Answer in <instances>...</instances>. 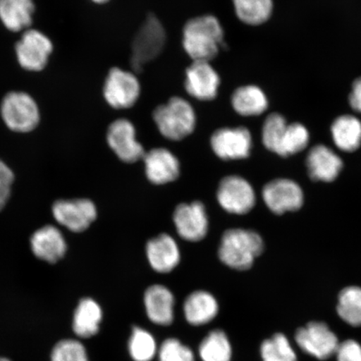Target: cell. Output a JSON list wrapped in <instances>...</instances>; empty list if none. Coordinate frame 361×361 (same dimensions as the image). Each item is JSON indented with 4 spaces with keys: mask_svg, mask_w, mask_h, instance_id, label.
<instances>
[{
    "mask_svg": "<svg viewBox=\"0 0 361 361\" xmlns=\"http://www.w3.org/2000/svg\"><path fill=\"white\" fill-rule=\"evenodd\" d=\"M224 36L223 27L215 16L192 18L183 27V48L192 61L209 62L224 47Z\"/></svg>",
    "mask_w": 361,
    "mask_h": 361,
    "instance_id": "obj_1",
    "label": "cell"
},
{
    "mask_svg": "<svg viewBox=\"0 0 361 361\" xmlns=\"http://www.w3.org/2000/svg\"><path fill=\"white\" fill-rule=\"evenodd\" d=\"M264 247L263 239L259 233L252 230L232 228L227 230L221 239L219 256L229 268L247 270L263 252Z\"/></svg>",
    "mask_w": 361,
    "mask_h": 361,
    "instance_id": "obj_2",
    "label": "cell"
},
{
    "mask_svg": "<svg viewBox=\"0 0 361 361\" xmlns=\"http://www.w3.org/2000/svg\"><path fill=\"white\" fill-rule=\"evenodd\" d=\"M152 116L160 133L171 141H180L195 129V111L182 97H171L156 107Z\"/></svg>",
    "mask_w": 361,
    "mask_h": 361,
    "instance_id": "obj_3",
    "label": "cell"
},
{
    "mask_svg": "<svg viewBox=\"0 0 361 361\" xmlns=\"http://www.w3.org/2000/svg\"><path fill=\"white\" fill-rule=\"evenodd\" d=\"M166 42L164 25L158 18L149 13L132 43L130 63L135 72H142L143 67L161 55Z\"/></svg>",
    "mask_w": 361,
    "mask_h": 361,
    "instance_id": "obj_4",
    "label": "cell"
},
{
    "mask_svg": "<svg viewBox=\"0 0 361 361\" xmlns=\"http://www.w3.org/2000/svg\"><path fill=\"white\" fill-rule=\"evenodd\" d=\"M4 123L16 133H30L37 128L39 111L28 93L12 92L4 97L0 106Z\"/></svg>",
    "mask_w": 361,
    "mask_h": 361,
    "instance_id": "obj_5",
    "label": "cell"
},
{
    "mask_svg": "<svg viewBox=\"0 0 361 361\" xmlns=\"http://www.w3.org/2000/svg\"><path fill=\"white\" fill-rule=\"evenodd\" d=\"M141 94V85L133 72L114 67L104 84L103 94L109 106L115 109L133 106Z\"/></svg>",
    "mask_w": 361,
    "mask_h": 361,
    "instance_id": "obj_6",
    "label": "cell"
},
{
    "mask_svg": "<svg viewBox=\"0 0 361 361\" xmlns=\"http://www.w3.org/2000/svg\"><path fill=\"white\" fill-rule=\"evenodd\" d=\"M216 198L226 212L238 215L250 213L256 202L254 189L238 176H228L221 180Z\"/></svg>",
    "mask_w": 361,
    "mask_h": 361,
    "instance_id": "obj_7",
    "label": "cell"
},
{
    "mask_svg": "<svg viewBox=\"0 0 361 361\" xmlns=\"http://www.w3.org/2000/svg\"><path fill=\"white\" fill-rule=\"evenodd\" d=\"M295 340L305 353L322 360L335 355L340 345L336 334L322 322H310L305 327L298 329Z\"/></svg>",
    "mask_w": 361,
    "mask_h": 361,
    "instance_id": "obj_8",
    "label": "cell"
},
{
    "mask_svg": "<svg viewBox=\"0 0 361 361\" xmlns=\"http://www.w3.org/2000/svg\"><path fill=\"white\" fill-rule=\"evenodd\" d=\"M53 44L47 35L36 30H27L16 45L18 61L26 71H40L47 66Z\"/></svg>",
    "mask_w": 361,
    "mask_h": 361,
    "instance_id": "obj_9",
    "label": "cell"
},
{
    "mask_svg": "<svg viewBox=\"0 0 361 361\" xmlns=\"http://www.w3.org/2000/svg\"><path fill=\"white\" fill-rule=\"evenodd\" d=\"M211 147L221 159H245L250 154L252 137L250 130L243 126L216 130L212 135Z\"/></svg>",
    "mask_w": 361,
    "mask_h": 361,
    "instance_id": "obj_10",
    "label": "cell"
},
{
    "mask_svg": "<svg viewBox=\"0 0 361 361\" xmlns=\"http://www.w3.org/2000/svg\"><path fill=\"white\" fill-rule=\"evenodd\" d=\"M106 139L112 151L126 164H134L145 155L142 144L135 138V126L128 119L113 121L108 128Z\"/></svg>",
    "mask_w": 361,
    "mask_h": 361,
    "instance_id": "obj_11",
    "label": "cell"
},
{
    "mask_svg": "<svg viewBox=\"0 0 361 361\" xmlns=\"http://www.w3.org/2000/svg\"><path fill=\"white\" fill-rule=\"evenodd\" d=\"M52 211L59 224L75 233L87 230L97 216V207L89 200H59Z\"/></svg>",
    "mask_w": 361,
    "mask_h": 361,
    "instance_id": "obj_12",
    "label": "cell"
},
{
    "mask_svg": "<svg viewBox=\"0 0 361 361\" xmlns=\"http://www.w3.org/2000/svg\"><path fill=\"white\" fill-rule=\"evenodd\" d=\"M263 198L269 209L278 215L299 210L304 203V193L301 188L288 179L274 180L265 185Z\"/></svg>",
    "mask_w": 361,
    "mask_h": 361,
    "instance_id": "obj_13",
    "label": "cell"
},
{
    "mask_svg": "<svg viewBox=\"0 0 361 361\" xmlns=\"http://www.w3.org/2000/svg\"><path fill=\"white\" fill-rule=\"evenodd\" d=\"M173 221L178 235L186 241H201L209 230V219L201 202L178 205L173 214Z\"/></svg>",
    "mask_w": 361,
    "mask_h": 361,
    "instance_id": "obj_14",
    "label": "cell"
},
{
    "mask_svg": "<svg viewBox=\"0 0 361 361\" xmlns=\"http://www.w3.org/2000/svg\"><path fill=\"white\" fill-rule=\"evenodd\" d=\"M220 78L207 61H192L186 71L185 89L198 101H212L218 96Z\"/></svg>",
    "mask_w": 361,
    "mask_h": 361,
    "instance_id": "obj_15",
    "label": "cell"
},
{
    "mask_svg": "<svg viewBox=\"0 0 361 361\" xmlns=\"http://www.w3.org/2000/svg\"><path fill=\"white\" fill-rule=\"evenodd\" d=\"M147 177L151 183L162 185L179 177L180 164L177 157L166 148H154L142 158Z\"/></svg>",
    "mask_w": 361,
    "mask_h": 361,
    "instance_id": "obj_16",
    "label": "cell"
},
{
    "mask_svg": "<svg viewBox=\"0 0 361 361\" xmlns=\"http://www.w3.org/2000/svg\"><path fill=\"white\" fill-rule=\"evenodd\" d=\"M147 256L152 268L161 274L173 271L180 259L178 243L166 233H161L148 241Z\"/></svg>",
    "mask_w": 361,
    "mask_h": 361,
    "instance_id": "obj_17",
    "label": "cell"
},
{
    "mask_svg": "<svg viewBox=\"0 0 361 361\" xmlns=\"http://www.w3.org/2000/svg\"><path fill=\"white\" fill-rule=\"evenodd\" d=\"M31 250L38 259L55 264L66 255L65 238L57 228L44 226L36 231L30 239Z\"/></svg>",
    "mask_w": 361,
    "mask_h": 361,
    "instance_id": "obj_18",
    "label": "cell"
},
{
    "mask_svg": "<svg viewBox=\"0 0 361 361\" xmlns=\"http://www.w3.org/2000/svg\"><path fill=\"white\" fill-rule=\"evenodd\" d=\"M307 168L311 179L329 183L335 180L340 174L343 161L331 148L318 145L309 152Z\"/></svg>",
    "mask_w": 361,
    "mask_h": 361,
    "instance_id": "obj_19",
    "label": "cell"
},
{
    "mask_svg": "<svg viewBox=\"0 0 361 361\" xmlns=\"http://www.w3.org/2000/svg\"><path fill=\"white\" fill-rule=\"evenodd\" d=\"M146 310L152 322L169 326L173 320L174 297L168 288L162 286L149 287L144 296Z\"/></svg>",
    "mask_w": 361,
    "mask_h": 361,
    "instance_id": "obj_20",
    "label": "cell"
},
{
    "mask_svg": "<svg viewBox=\"0 0 361 361\" xmlns=\"http://www.w3.org/2000/svg\"><path fill=\"white\" fill-rule=\"evenodd\" d=\"M34 12L33 0H0V20L12 32L29 30Z\"/></svg>",
    "mask_w": 361,
    "mask_h": 361,
    "instance_id": "obj_21",
    "label": "cell"
},
{
    "mask_svg": "<svg viewBox=\"0 0 361 361\" xmlns=\"http://www.w3.org/2000/svg\"><path fill=\"white\" fill-rule=\"evenodd\" d=\"M218 312V302L211 293L206 291L193 292L185 300V317L192 326L209 323Z\"/></svg>",
    "mask_w": 361,
    "mask_h": 361,
    "instance_id": "obj_22",
    "label": "cell"
},
{
    "mask_svg": "<svg viewBox=\"0 0 361 361\" xmlns=\"http://www.w3.org/2000/svg\"><path fill=\"white\" fill-rule=\"evenodd\" d=\"M231 103L233 110L243 116L263 114L269 105L264 92L256 85H245L234 90Z\"/></svg>",
    "mask_w": 361,
    "mask_h": 361,
    "instance_id": "obj_23",
    "label": "cell"
},
{
    "mask_svg": "<svg viewBox=\"0 0 361 361\" xmlns=\"http://www.w3.org/2000/svg\"><path fill=\"white\" fill-rule=\"evenodd\" d=\"M331 134L334 142L342 151L355 152L361 145V123L353 116L338 117L331 126Z\"/></svg>",
    "mask_w": 361,
    "mask_h": 361,
    "instance_id": "obj_24",
    "label": "cell"
},
{
    "mask_svg": "<svg viewBox=\"0 0 361 361\" xmlns=\"http://www.w3.org/2000/svg\"><path fill=\"white\" fill-rule=\"evenodd\" d=\"M102 319V310L96 301L89 298L80 300L74 314L73 329L76 336L90 338L96 336Z\"/></svg>",
    "mask_w": 361,
    "mask_h": 361,
    "instance_id": "obj_25",
    "label": "cell"
},
{
    "mask_svg": "<svg viewBox=\"0 0 361 361\" xmlns=\"http://www.w3.org/2000/svg\"><path fill=\"white\" fill-rule=\"evenodd\" d=\"M239 20L250 25L264 24L273 11V0H233Z\"/></svg>",
    "mask_w": 361,
    "mask_h": 361,
    "instance_id": "obj_26",
    "label": "cell"
},
{
    "mask_svg": "<svg viewBox=\"0 0 361 361\" xmlns=\"http://www.w3.org/2000/svg\"><path fill=\"white\" fill-rule=\"evenodd\" d=\"M337 312L351 326H361V288L347 287L338 295Z\"/></svg>",
    "mask_w": 361,
    "mask_h": 361,
    "instance_id": "obj_27",
    "label": "cell"
},
{
    "mask_svg": "<svg viewBox=\"0 0 361 361\" xmlns=\"http://www.w3.org/2000/svg\"><path fill=\"white\" fill-rule=\"evenodd\" d=\"M200 354L203 361H230L232 350L227 336L219 329L212 331L202 341Z\"/></svg>",
    "mask_w": 361,
    "mask_h": 361,
    "instance_id": "obj_28",
    "label": "cell"
},
{
    "mask_svg": "<svg viewBox=\"0 0 361 361\" xmlns=\"http://www.w3.org/2000/svg\"><path fill=\"white\" fill-rule=\"evenodd\" d=\"M287 126L286 118L279 113H272L266 118L262 130V139L268 150L281 155Z\"/></svg>",
    "mask_w": 361,
    "mask_h": 361,
    "instance_id": "obj_29",
    "label": "cell"
},
{
    "mask_svg": "<svg viewBox=\"0 0 361 361\" xmlns=\"http://www.w3.org/2000/svg\"><path fill=\"white\" fill-rule=\"evenodd\" d=\"M261 355L264 361H297L295 350L283 334H276L261 345Z\"/></svg>",
    "mask_w": 361,
    "mask_h": 361,
    "instance_id": "obj_30",
    "label": "cell"
},
{
    "mask_svg": "<svg viewBox=\"0 0 361 361\" xmlns=\"http://www.w3.org/2000/svg\"><path fill=\"white\" fill-rule=\"evenodd\" d=\"M129 351L135 361H151L157 351L154 338L144 329L135 327L129 341Z\"/></svg>",
    "mask_w": 361,
    "mask_h": 361,
    "instance_id": "obj_31",
    "label": "cell"
},
{
    "mask_svg": "<svg viewBox=\"0 0 361 361\" xmlns=\"http://www.w3.org/2000/svg\"><path fill=\"white\" fill-rule=\"evenodd\" d=\"M310 134L305 126L300 123L288 125L284 135L281 157L297 154L308 145Z\"/></svg>",
    "mask_w": 361,
    "mask_h": 361,
    "instance_id": "obj_32",
    "label": "cell"
},
{
    "mask_svg": "<svg viewBox=\"0 0 361 361\" xmlns=\"http://www.w3.org/2000/svg\"><path fill=\"white\" fill-rule=\"evenodd\" d=\"M51 361H89L87 351L80 342L65 340L54 347Z\"/></svg>",
    "mask_w": 361,
    "mask_h": 361,
    "instance_id": "obj_33",
    "label": "cell"
},
{
    "mask_svg": "<svg viewBox=\"0 0 361 361\" xmlns=\"http://www.w3.org/2000/svg\"><path fill=\"white\" fill-rule=\"evenodd\" d=\"M160 361H194L192 352L176 338H169L161 345Z\"/></svg>",
    "mask_w": 361,
    "mask_h": 361,
    "instance_id": "obj_34",
    "label": "cell"
},
{
    "mask_svg": "<svg viewBox=\"0 0 361 361\" xmlns=\"http://www.w3.org/2000/svg\"><path fill=\"white\" fill-rule=\"evenodd\" d=\"M338 361H361V346L357 341H345L338 345Z\"/></svg>",
    "mask_w": 361,
    "mask_h": 361,
    "instance_id": "obj_35",
    "label": "cell"
},
{
    "mask_svg": "<svg viewBox=\"0 0 361 361\" xmlns=\"http://www.w3.org/2000/svg\"><path fill=\"white\" fill-rule=\"evenodd\" d=\"M349 101L352 109L361 113V78L354 81Z\"/></svg>",
    "mask_w": 361,
    "mask_h": 361,
    "instance_id": "obj_36",
    "label": "cell"
},
{
    "mask_svg": "<svg viewBox=\"0 0 361 361\" xmlns=\"http://www.w3.org/2000/svg\"><path fill=\"white\" fill-rule=\"evenodd\" d=\"M13 180H15V175L12 170L0 160V188L11 187Z\"/></svg>",
    "mask_w": 361,
    "mask_h": 361,
    "instance_id": "obj_37",
    "label": "cell"
},
{
    "mask_svg": "<svg viewBox=\"0 0 361 361\" xmlns=\"http://www.w3.org/2000/svg\"><path fill=\"white\" fill-rule=\"evenodd\" d=\"M92 1L94 3H97V4H102L107 3L108 1H109V0H92Z\"/></svg>",
    "mask_w": 361,
    "mask_h": 361,
    "instance_id": "obj_38",
    "label": "cell"
},
{
    "mask_svg": "<svg viewBox=\"0 0 361 361\" xmlns=\"http://www.w3.org/2000/svg\"><path fill=\"white\" fill-rule=\"evenodd\" d=\"M0 361H11V360H8L6 358H0Z\"/></svg>",
    "mask_w": 361,
    "mask_h": 361,
    "instance_id": "obj_39",
    "label": "cell"
}]
</instances>
